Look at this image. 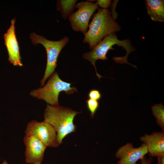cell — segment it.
I'll list each match as a JSON object with an SVG mask.
<instances>
[{"instance_id":"6da1fadb","label":"cell","mask_w":164,"mask_h":164,"mask_svg":"<svg viewBox=\"0 0 164 164\" xmlns=\"http://www.w3.org/2000/svg\"><path fill=\"white\" fill-rule=\"evenodd\" d=\"M89 29L84 34L83 42L89 45L90 49L93 48L105 36L120 30L121 27L112 17L108 9L99 8L93 16L88 25Z\"/></svg>"},{"instance_id":"7a4b0ae2","label":"cell","mask_w":164,"mask_h":164,"mask_svg":"<svg viewBox=\"0 0 164 164\" xmlns=\"http://www.w3.org/2000/svg\"><path fill=\"white\" fill-rule=\"evenodd\" d=\"M115 45L122 47L126 50V53L124 56L114 57V60L116 63L120 64L125 63L132 65L128 62L127 59L129 54L135 51L136 49L132 45V43L128 39L120 40L118 39L115 33H111L105 36L91 51L85 53L82 55V57L84 59L89 61L94 66L96 75L99 80L103 77L97 72L95 65V62L98 60H107V53L110 50L114 49L112 46Z\"/></svg>"},{"instance_id":"3957f363","label":"cell","mask_w":164,"mask_h":164,"mask_svg":"<svg viewBox=\"0 0 164 164\" xmlns=\"http://www.w3.org/2000/svg\"><path fill=\"white\" fill-rule=\"evenodd\" d=\"M81 112L59 105H47L44 114V121L55 128L59 145L62 143L65 137L75 131L76 126L74 124V119L76 115Z\"/></svg>"},{"instance_id":"277c9868","label":"cell","mask_w":164,"mask_h":164,"mask_svg":"<svg viewBox=\"0 0 164 164\" xmlns=\"http://www.w3.org/2000/svg\"><path fill=\"white\" fill-rule=\"evenodd\" d=\"M62 91L69 94L77 92V90L74 87H71V83L62 80L57 73L54 72L44 87L33 90L30 92V94L33 97L45 101L50 105H58L59 95Z\"/></svg>"},{"instance_id":"5b68a950","label":"cell","mask_w":164,"mask_h":164,"mask_svg":"<svg viewBox=\"0 0 164 164\" xmlns=\"http://www.w3.org/2000/svg\"><path fill=\"white\" fill-rule=\"evenodd\" d=\"M30 38L33 44H42L46 51V66L44 75L40 81L41 87L44 85L46 80L54 72L59 55L62 49L68 42L69 39L65 36L60 40L51 41L34 32L30 34Z\"/></svg>"},{"instance_id":"8992f818","label":"cell","mask_w":164,"mask_h":164,"mask_svg":"<svg viewBox=\"0 0 164 164\" xmlns=\"http://www.w3.org/2000/svg\"><path fill=\"white\" fill-rule=\"evenodd\" d=\"M25 135L36 137L47 147H56L59 145L56 132L53 126L44 121L39 122L32 120L27 124Z\"/></svg>"},{"instance_id":"52a82bcc","label":"cell","mask_w":164,"mask_h":164,"mask_svg":"<svg viewBox=\"0 0 164 164\" xmlns=\"http://www.w3.org/2000/svg\"><path fill=\"white\" fill-rule=\"evenodd\" d=\"M77 10L68 18L72 29L76 32L80 31L84 34L88 30L89 21L94 12L98 9L96 3L81 1L76 5Z\"/></svg>"},{"instance_id":"ba28073f","label":"cell","mask_w":164,"mask_h":164,"mask_svg":"<svg viewBox=\"0 0 164 164\" xmlns=\"http://www.w3.org/2000/svg\"><path fill=\"white\" fill-rule=\"evenodd\" d=\"M23 142L26 147V162L31 164H41L47 147L36 137L31 135H25Z\"/></svg>"},{"instance_id":"9c48e42d","label":"cell","mask_w":164,"mask_h":164,"mask_svg":"<svg viewBox=\"0 0 164 164\" xmlns=\"http://www.w3.org/2000/svg\"><path fill=\"white\" fill-rule=\"evenodd\" d=\"M148 153L147 147L145 143L135 148L132 143H127L118 148L115 156L119 159L117 164H136L138 160Z\"/></svg>"},{"instance_id":"30bf717a","label":"cell","mask_w":164,"mask_h":164,"mask_svg":"<svg viewBox=\"0 0 164 164\" xmlns=\"http://www.w3.org/2000/svg\"><path fill=\"white\" fill-rule=\"evenodd\" d=\"M15 19L11 21V25L6 32L4 35L5 44L9 55V61L14 66H22L21 57L20 56L19 47L15 33Z\"/></svg>"},{"instance_id":"8fae6325","label":"cell","mask_w":164,"mask_h":164,"mask_svg":"<svg viewBox=\"0 0 164 164\" xmlns=\"http://www.w3.org/2000/svg\"><path fill=\"white\" fill-rule=\"evenodd\" d=\"M147 147L150 156L157 157L164 153V131L153 132L150 135L145 133L139 138Z\"/></svg>"},{"instance_id":"7c38bea8","label":"cell","mask_w":164,"mask_h":164,"mask_svg":"<svg viewBox=\"0 0 164 164\" xmlns=\"http://www.w3.org/2000/svg\"><path fill=\"white\" fill-rule=\"evenodd\" d=\"M148 14L154 21H164V1L163 0H146L145 1Z\"/></svg>"},{"instance_id":"4fadbf2b","label":"cell","mask_w":164,"mask_h":164,"mask_svg":"<svg viewBox=\"0 0 164 164\" xmlns=\"http://www.w3.org/2000/svg\"><path fill=\"white\" fill-rule=\"evenodd\" d=\"M77 0H60L57 2V9L60 12L62 18L68 19L76 8Z\"/></svg>"},{"instance_id":"5bb4252c","label":"cell","mask_w":164,"mask_h":164,"mask_svg":"<svg viewBox=\"0 0 164 164\" xmlns=\"http://www.w3.org/2000/svg\"><path fill=\"white\" fill-rule=\"evenodd\" d=\"M151 109L152 114L156 119V123L164 131V106L162 104H155L152 106Z\"/></svg>"},{"instance_id":"9a60e30c","label":"cell","mask_w":164,"mask_h":164,"mask_svg":"<svg viewBox=\"0 0 164 164\" xmlns=\"http://www.w3.org/2000/svg\"><path fill=\"white\" fill-rule=\"evenodd\" d=\"M87 109L90 112L91 118H94L99 105L98 101L89 98L86 101Z\"/></svg>"},{"instance_id":"2e32d148","label":"cell","mask_w":164,"mask_h":164,"mask_svg":"<svg viewBox=\"0 0 164 164\" xmlns=\"http://www.w3.org/2000/svg\"><path fill=\"white\" fill-rule=\"evenodd\" d=\"M88 96L89 98L98 101L101 98V94L98 90L92 89L88 93Z\"/></svg>"},{"instance_id":"e0dca14e","label":"cell","mask_w":164,"mask_h":164,"mask_svg":"<svg viewBox=\"0 0 164 164\" xmlns=\"http://www.w3.org/2000/svg\"><path fill=\"white\" fill-rule=\"evenodd\" d=\"M96 3L97 5L100 6L102 9H107L111 6V0H97Z\"/></svg>"},{"instance_id":"ac0fdd59","label":"cell","mask_w":164,"mask_h":164,"mask_svg":"<svg viewBox=\"0 0 164 164\" xmlns=\"http://www.w3.org/2000/svg\"><path fill=\"white\" fill-rule=\"evenodd\" d=\"M118 1V0H114L111 6V14L114 21L116 19L118 16V14L115 11V9Z\"/></svg>"},{"instance_id":"d6986e66","label":"cell","mask_w":164,"mask_h":164,"mask_svg":"<svg viewBox=\"0 0 164 164\" xmlns=\"http://www.w3.org/2000/svg\"><path fill=\"white\" fill-rule=\"evenodd\" d=\"M141 160V164H151L152 161V157L150 156L147 159L146 157L144 156Z\"/></svg>"},{"instance_id":"ffe728a7","label":"cell","mask_w":164,"mask_h":164,"mask_svg":"<svg viewBox=\"0 0 164 164\" xmlns=\"http://www.w3.org/2000/svg\"><path fill=\"white\" fill-rule=\"evenodd\" d=\"M157 157L158 159V164H164V153L159 155Z\"/></svg>"},{"instance_id":"44dd1931","label":"cell","mask_w":164,"mask_h":164,"mask_svg":"<svg viewBox=\"0 0 164 164\" xmlns=\"http://www.w3.org/2000/svg\"><path fill=\"white\" fill-rule=\"evenodd\" d=\"M1 164H8V162L6 160H4Z\"/></svg>"},{"instance_id":"7402d4cb","label":"cell","mask_w":164,"mask_h":164,"mask_svg":"<svg viewBox=\"0 0 164 164\" xmlns=\"http://www.w3.org/2000/svg\"><path fill=\"white\" fill-rule=\"evenodd\" d=\"M114 57H113V60H114ZM132 66H133L134 67L136 68V66L135 65H135H134V66H133V65H132Z\"/></svg>"}]
</instances>
